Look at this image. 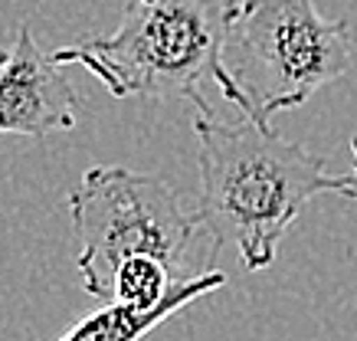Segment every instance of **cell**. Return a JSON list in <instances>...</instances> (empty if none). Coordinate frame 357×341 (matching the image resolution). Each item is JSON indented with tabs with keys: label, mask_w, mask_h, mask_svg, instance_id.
Returning <instances> with one entry per match:
<instances>
[{
	"label": "cell",
	"mask_w": 357,
	"mask_h": 341,
	"mask_svg": "<svg viewBox=\"0 0 357 341\" xmlns=\"http://www.w3.org/2000/svg\"><path fill=\"white\" fill-rule=\"evenodd\" d=\"M197 217L217 246H236L246 269L275 263V250L295 217L318 194H337L341 177L328 174L325 158L285 142L252 121L223 125L213 112H197Z\"/></svg>",
	"instance_id": "1"
},
{
	"label": "cell",
	"mask_w": 357,
	"mask_h": 341,
	"mask_svg": "<svg viewBox=\"0 0 357 341\" xmlns=\"http://www.w3.org/2000/svg\"><path fill=\"white\" fill-rule=\"evenodd\" d=\"M354 66L344 20H328L314 0H229L220 76L213 86L259 128L272 115L302 109L318 89Z\"/></svg>",
	"instance_id": "2"
},
{
	"label": "cell",
	"mask_w": 357,
	"mask_h": 341,
	"mask_svg": "<svg viewBox=\"0 0 357 341\" xmlns=\"http://www.w3.org/2000/svg\"><path fill=\"white\" fill-rule=\"evenodd\" d=\"M229 0H131L109 36L50 53L56 66H86L115 99H190L206 109L200 86L217 82Z\"/></svg>",
	"instance_id": "3"
},
{
	"label": "cell",
	"mask_w": 357,
	"mask_h": 341,
	"mask_svg": "<svg viewBox=\"0 0 357 341\" xmlns=\"http://www.w3.org/2000/svg\"><path fill=\"white\" fill-rule=\"evenodd\" d=\"M69 213L82 286L98 298L109 296L112 273L128 256H154L177 273L187 243L200 230L197 207H187L164 177L119 165L89 167L69 194Z\"/></svg>",
	"instance_id": "4"
},
{
	"label": "cell",
	"mask_w": 357,
	"mask_h": 341,
	"mask_svg": "<svg viewBox=\"0 0 357 341\" xmlns=\"http://www.w3.org/2000/svg\"><path fill=\"white\" fill-rule=\"evenodd\" d=\"M79 125V99L36 36L20 26L10 50L0 53V135L43 138L73 132Z\"/></svg>",
	"instance_id": "5"
},
{
	"label": "cell",
	"mask_w": 357,
	"mask_h": 341,
	"mask_svg": "<svg viewBox=\"0 0 357 341\" xmlns=\"http://www.w3.org/2000/svg\"><path fill=\"white\" fill-rule=\"evenodd\" d=\"M223 286H227V273L223 269H206V273L190 275V279H177L171 298L154 312H135V308L109 302V305L89 312L86 319H79L63 338L56 341H141L151 328H158L161 321L177 315L184 305H190L194 298L217 292Z\"/></svg>",
	"instance_id": "6"
},
{
	"label": "cell",
	"mask_w": 357,
	"mask_h": 341,
	"mask_svg": "<svg viewBox=\"0 0 357 341\" xmlns=\"http://www.w3.org/2000/svg\"><path fill=\"white\" fill-rule=\"evenodd\" d=\"M177 279L181 275L174 273L171 266H164L161 259H154V256H128L112 273L109 302L135 308V312H154L171 298Z\"/></svg>",
	"instance_id": "7"
},
{
	"label": "cell",
	"mask_w": 357,
	"mask_h": 341,
	"mask_svg": "<svg viewBox=\"0 0 357 341\" xmlns=\"http://www.w3.org/2000/svg\"><path fill=\"white\" fill-rule=\"evenodd\" d=\"M351 158H354V167H351V174L341 177V190H337V194L357 204V135L351 138Z\"/></svg>",
	"instance_id": "8"
}]
</instances>
